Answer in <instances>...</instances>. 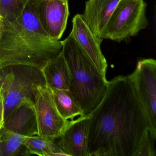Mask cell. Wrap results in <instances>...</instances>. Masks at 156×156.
I'll return each instance as SVG.
<instances>
[{
  "instance_id": "obj_22",
  "label": "cell",
  "mask_w": 156,
  "mask_h": 156,
  "mask_svg": "<svg viewBox=\"0 0 156 156\" xmlns=\"http://www.w3.org/2000/svg\"><path fill=\"white\" fill-rule=\"evenodd\" d=\"M0 128H1V126H0Z\"/></svg>"
},
{
  "instance_id": "obj_9",
  "label": "cell",
  "mask_w": 156,
  "mask_h": 156,
  "mask_svg": "<svg viewBox=\"0 0 156 156\" xmlns=\"http://www.w3.org/2000/svg\"><path fill=\"white\" fill-rule=\"evenodd\" d=\"M89 122V114L68 121L57 145L66 156H88Z\"/></svg>"
},
{
  "instance_id": "obj_3",
  "label": "cell",
  "mask_w": 156,
  "mask_h": 156,
  "mask_svg": "<svg viewBox=\"0 0 156 156\" xmlns=\"http://www.w3.org/2000/svg\"><path fill=\"white\" fill-rule=\"evenodd\" d=\"M62 41V53L70 73L68 90L77 101L83 115H87L96 107L103 98L108 81L71 34Z\"/></svg>"
},
{
  "instance_id": "obj_16",
  "label": "cell",
  "mask_w": 156,
  "mask_h": 156,
  "mask_svg": "<svg viewBox=\"0 0 156 156\" xmlns=\"http://www.w3.org/2000/svg\"><path fill=\"white\" fill-rule=\"evenodd\" d=\"M27 137L2 128L0 131V156L18 155L24 147Z\"/></svg>"
},
{
  "instance_id": "obj_8",
  "label": "cell",
  "mask_w": 156,
  "mask_h": 156,
  "mask_svg": "<svg viewBox=\"0 0 156 156\" xmlns=\"http://www.w3.org/2000/svg\"><path fill=\"white\" fill-rule=\"evenodd\" d=\"M30 4L44 31L52 39L59 41L67 25L68 0H35Z\"/></svg>"
},
{
  "instance_id": "obj_17",
  "label": "cell",
  "mask_w": 156,
  "mask_h": 156,
  "mask_svg": "<svg viewBox=\"0 0 156 156\" xmlns=\"http://www.w3.org/2000/svg\"><path fill=\"white\" fill-rule=\"evenodd\" d=\"M20 0H0V15L4 20L18 17L23 9Z\"/></svg>"
},
{
  "instance_id": "obj_10",
  "label": "cell",
  "mask_w": 156,
  "mask_h": 156,
  "mask_svg": "<svg viewBox=\"0 0 156 156\" xmlns=\"http://www.w3.org/2000/svg\"><path fill=\"white\" fill-rule=\"evenodd\" d=\"M73 26L70 34L97 68L106 76L107 63L100 48L103 39L98 38L93 33L81 14L74 17Z\"/></svg>"
},
{
  "instance_id": "obj_14",
  "label": "cell",
  "mask_w": 156,
  "mask_h": 156,
  "mask_svg": "<svg viewBox=\"0 0 156 156\" xmlns=\"http://www.w3.org/2000/svg\"><path fill=\"white\" fill-rule=\"evenodd\" d=\"M51 90L56 108L65 120H73L76 117L84 116L78 103L69 90Z\"/></svg>"
},
{
  "instance_id": "obj_1",
  "label": "cell",
  "mask_w": 156,
  "mask_h": 156,
  "mask_svg": "<svg viewBox=\"0 0 156 156\" xmlns=\"http://www.w3.org/2000/svg\"><path fill=\"white\" fill-rule=\"evenodd\" d=\"M89 115L88 156H133L149 130L146 114L127 76L108 81L103 98Z\"/></svg>"
},
{
  "instance_id": "obj_12",
  "label": "cell",
  "mask_w": 156,
  "mask_h": 156,
  "mask_svg": "<svg viewBox=\"0 0 156 156\" xmlns=\"http://www.w3.org/2000/svg\"><path fill=\"white\" fill-rule=\"evenodd\" d=\"M34 104H23L7 117L2 128L27 136L37 135Z\"/></svg>"
},
{
  "instance_id": "obj_13",
  "label": "cell",
  "mask_w": 156,
  "mask_h": 156,
  "mask_svg": "<svg viewBox=\"0 0 156 156\" xmlns=\"http://www.w3.org/2000/svg\"><path fill=\"white\" fill-rule=\"evenodd\" d=\"M46 85L51 89L69 90L70 73L62 53L48 62L41 70Z\"/></svg>"
},
{
  "instance_id": "obj_5",
  "label": "cell",
  "mask_w": 156,
  "mask_h": 156,
  "mask_svg": "<svg viewBox=\"0 0 156 156\" xmlns=\"http://www.w3.org/2000/svg\"><path fill=\"white\" fill-rule=\"evenodd\" d=\"M144 0H120L106 26L104 39L120 42L148 25Z\"/></svg>"
},
{
  "instance_id": "obj_21",
  "label": "cell",
  "mask_w": 156,
  "mask_h": 156,
  "mask_svg": "<svg viewBox=\"0 0 156 156\" xmlns=\"http://www.w3.org/2000/svg\"><path fill=\"white\" fill-rule=\"evenodd\" d=\"M1 128H0V131H1Z\"/></svg>"
},
{
  "instance_id": "obj_2",
  "label": "cell",
  "mask_w": 156,
  "mask_h": 156,
  "mask_svg": "<svg viewBox=\"0 0 156 156\" xmlns=\"http://www.w3.org/2000/svg\"><path fill=\"white\" fill-rule=\"evenodd\" d=\"M63 49L62 41L50 37L30 4L12 20H4L0 35V69L23 65L43 69Z\"/></svg>"
},
{
  "instance_id": "obj_7",
  "label": "cell",
  "mask_w": 156,
  "mask_h": 156,
  "mask_svg": "<svg viewBox=\"0 0 156 156\" xmlns=\"http://www.w3.org/2000/svg\"><path fill=\"white\" fill-rule=\"evenodd\" d=\"M34 88L37 135L54 141L60 137L69 120L60 115L51 89L46 84L35 85Z\"/></svg>"
},
{
  "instance_id": "obj_15",
  "label": "cell",
  "mask_w": 156,
  "mask_h": 156,
  "mask_svg": "<svg viewBox=\"0 0 156 156\" xmlns=\"http://www.w3.org/2000/svg\"><path fill=\"white\" fill-rule=\"evenodd\" d=\"M25 155L40 156H66L54 141L40 136H27L23 142Z\"/></svg>"
},
{
  "instance_id": "obj_4",
  "label": "cell",
  "mask_w": 156,
  "mask_h": 156,
  "mask_svg": "<svg viewBox=\"0 0 156 156\" xmlns=\"http://www.w3.org/2000/svg\"><path fill=\"white\" fill-rule=\"evenodd\" d=\"M41 69L27 66H6L0 69V126L23 104H34L35 85L45 84Z\"/></svg>"
},
{
  "instance_id": "obj_6",
  "label": "cell",
  "mask_w": 156,
  "mask_h": 156,
  "mask_svg": "<svg viewBox=\"0 0 156 156\" xmlns=\"http://www.w3.org/2000/svg\"><path fill=\"white\" fill-rule=\"evenodd\" d=\"M146 114L151 135L156 138V61L151 58L137 62L127 76Z\"/></svg>"
},
{
  "instance_id": "obj_11",
  "label": "cell",
  "mask_w": 156,
  "mask_h": 156,
  "mask_svg": "<svg viewBox=\"0 0 156 156\" xmlns=\"http://www.w3.org/2000/svg\"><path fill=\"white\" fill-rule=\"evenodd\" d=\"M120 0H88L83 17L93 33L104 39V33L109 18Z\"/></svg>"
},
{
  "instance_id": "obj_19",
  "label": "cell",
  "mask_w": 156,
  "mask_h": 156,
  "mask_svg": "<svg viewBox=\"0 0 156 156\" xmlns=\"http://www.w3.org/2000/svg\"><path fill=\"white\" fill-rule=\"evenodd\" d=\"M22 4L24 7L25 5L28 4H31L33 2H34L35 0H20Z\"/></svg>"
},
{
  "instance_id": "obj_18",
  "label": "cell",
  "mask_w": 156,
  "mask_h": 156,
  "mask_svg": "<svg viewBox=\"0 0 156 156\" xmlns=\"http://www.w3.org/2000/svg\"><path fill=\"white\" fill-rule=\"evenodd\" d=\"M155 139L148 130L140 140L133 156H156Z\"/></svg>"
},
{
  "instance_id": "obj_20",
  "label": "cell",
  "mask_w": 156,
  "mask_h": 156,
  "mask_svg": "<svg viewBox=\"0 0 156 156\" xmlns=\"http://www.w3.org/2000/svg\"><path fill=\"white\" fill-rule=\"evenodd\" d=\"M3 24H4V20L0 15V35L1 34L2 29H3Z\"/></svg>"
}]
</instances>
